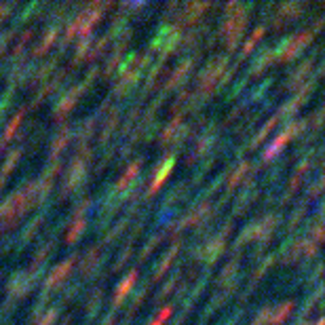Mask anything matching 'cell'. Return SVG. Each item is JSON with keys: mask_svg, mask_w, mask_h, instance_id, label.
<instances>
[{"mask_svg": "<svg viewBox=\"0 0 325 325\" xmlns=\"http://www.w3.org/2000/svg\"><path fill=\"white\" fill-rule=\"evenodd\" d=\"M169 313H171V309H165V311H162V313H161V317H159V321H155V323H152V325H161V323H162V319H165V317H169Z\"/></svg>", "mask_w": 325, "mask_h": 325, "instance_id": "1", "label": "cell"}]
</instances>
